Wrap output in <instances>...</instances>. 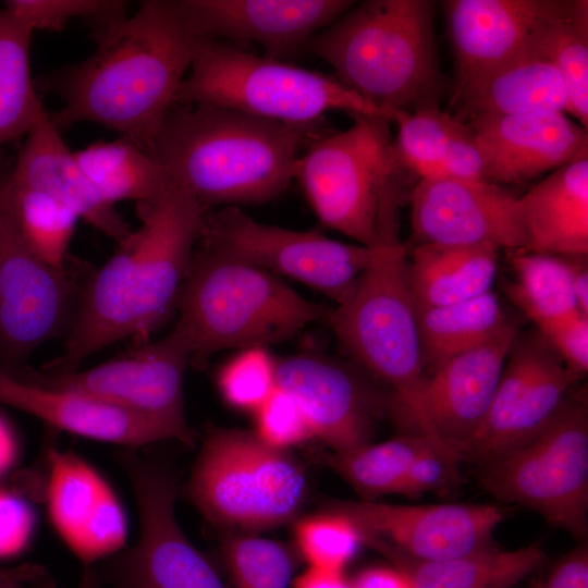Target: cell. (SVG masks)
I'll use <instances>...</instances> for the list:
<instances>
[{
    "label": "cell",
    "mask_w": 588,
    "mask_h": 588,
    "mask_svg": "<svg viewBox=\"0 0 588 588\" xmlns=\"http://www.w3.org/2000/svg\"><path fill=\"white\" fill-rule=\"evenodd\" d=\"M73 152L98 194L109 206L114 207L123 200L151 205L168 188L164 174L155 158L124 137L91 143Z\"/></svg>",
    "instance_id": "4dcf8cb0"
},
{
    "label": "cell",
    "mask_w": 588,
    "mask_h": 588,
    "mask_svg": "<svg viewBox=\"0 0 588 588\" xmlns=\"http://www.w3.org/2000/svg\"><path fill=\"white\" fill-rule=\"evenodd\" d=\"M9 176L16 184L56 198L118 244L132 233L115 208L98 194L52 124L49 112L25 137Z\"/></svg>",
    "instance_id": "cb8c5ba5"
},
{
    "label": "cell",
    "mask_w": 588,
    "mask_h": 588,
    "mask_svg": "<svg viewBox=\"0 0 588 588\" xmlns=\"http://www.w3.org/2000/svg\"><path fill=\"white\" fill-rule=\"evenodd\" d=\"M16 450V440L12 428L0 415V476L13 465Z\"/></svg>",
    "instance_id": "db71d44e"
},
{
    "label": "cell",
    "mask_w": 588,
    "mask_h": 588,
    "mask_svg": "<svg viewBox=\"0 0 588 588\" xmlns=\"http://www.w3.org/2000/svg\"><path fill=\"white\" fill-rule=\"evenodd\" d=\"M189 70L175 103L218 106L313 130L321 128L330 111L385 115L335 76L259 57L216 38L200 37Z\"/></svg>",
    "instance_id": "52a82bcc"
},
{
    "label": "cell",
    "mask_w": 588,
    "mask_h": 588,
    "mask_svg": "<svg viewBox=\"0 0 588 588\" xmlns=\"http://www.w3.org/2000/svg\"><path fill=\"white\" fill-rule=\"evenodd\" d=\"M581 378L536 328L519 331L485 421L461 452V462L483 467L530 440L554 418Z\"/></svg>",
    "instance_id": "9a60e30c"
},
{
    "label": "cell",
    "mask_w": 588,
    "mask_h": 588,
    "mask_svg": "<svg viewBox=\"0 0 588 588\" xmlns=\"http://www.w3.org/2000/svg\"><path fill=\"white\" fill-rule=\"evenodd\" d=\"M526 233L522 252L588 254V154L552 171L518 196Z\"/></svg>",
    "instance_id": "d4e9b609"
},
{
    "label": "cell",
    "mask_w": 588,
    "mask_h": 588,
    "mask_svg": "<svg viewBox=\"0 0 588 588\" xmlns=\"http://www.w3.org/2000/svg\"><path fill=\"white\" fill-rule=\"evenodd\" d=\"M118 460L135 493L140 531L136 544L110 562L111 584L115 588H225L177 524L172 473L134 451L123 452Z\"/></svg>",
    "instance_id": "5bb4252c"
},
{
    "label": "cell",
    "mask_w": 588,
    "mask_h": 588,
    "mask_svg": "<svg viewBox=\"0 0 588 588\" xmlns=\"http://www.w3.org/2000/svg\"><path fill=\"white\" fill-rule=\"evenodd\" d=\"M124 0H7L4 10L33 32H60L72 20H82L96 41L128 16Z\"/></svg>",
    "instance_id": "74e56055"
},
{
    "label": "cell",
    "mask_w": 588,
    "mask_h": 588,
    "mask_svg": "<svg viewBox=\"0 0 588 588\" xmlns=\"http://www.w3.org/2000/svg\"><path fill=\"white\" fill-rule=\"evenodd\" d=\"M33 33L0 9V158L4 146L26 137L48 113L30 76Z\"/></svg>",
    "instance_id": "1f68e13d"
},
{
    "label": "cell",
    "mask_w": 588,
    "mask_h": 588,
    "mask_svg": "<svg viewBox=\"0 0 588 588\" xmlns=\"http://www.w3.org/2000/svg\"><path fill=\"white\" fill-rule=\"evenodd\" d=\"M188 494L211 520L261 529L291 519L305 494V477L284 450L256 433L213 430L193 470Z\"/></svg>",
    "instance_id": "30bf717a"
},
{
    "label": "cell",
    "mask_w": 588,
    "mask_h": 588,
    "mask_svg": "<svg viewBox=\"0 0 588 588\" xmlns=\"http://www.w3.org/2000/svg\"><path fill=\"white\" fill-rule=\"evenodd\" d=\"M525 588H535V580L530 581Z\"/></svg>",
    "instance_id": "6f0895ef"
},
{
    "label": "cell",
    "mask_w": 588,
    "mask_h": 588,
    "mask_svg": "<svg viewBox=\"0 0 588 588\" xmlns=\"http://www.w3.org/2000/svg\"><path fill=\"white\" fill-rule=\"evenodd\" d=\"M573 372L588 370V317L574 314L536 328Z\"/></svg>",
    "instance_id": "f6af8a7d"
},
{
    "label": "cell",
    "mask_w": 588,
    "mask_h": 588,
    "mask_svg": "<svg viewBox=\"0 0 588 588\" xmlns=\"http://www.w3.org/2000/svg\"><path fill=\"white\" fill-rule=\"evenodd\" d=\"M0 403L70 433L131 449L170 439L162 428L137 415L75 391L35 382L1 362Z\"/></svg>",
    "instance_id": "603a6c76"
},
{
    "label": "cell",
    "mask_w": 588,
    "mask_h": 588,
    "mask_svg": "<svg viewBox=\"0 0 588 588\" xmlns=\"http://www.w3.org/2000/svg\"><path fill=\"white\" fill-rule=\"evenodd\" d=\"M255 416L256 434L272 448L285 450L313 437L298 403L278 385L255 412Z\"/></svg>",
    "instance_id": "7bdbcfd3"
},
{
    "label": "cell",
    "mask_w": 588,
    "mask_h": 588,
    "mask_svg": "<svg viewBox=\"0 0 588 588\" xmlns=\"http://www.w3.org/2000/svg\"><path fill=\"white\" fill-rule=\"evenodd\" d=\"M322 132L218 106L174 103L151 156L168 185L207 210L260 206L285 192L301 151Z\"/></svg>",
    "instance_id": "3957f363"
},
{
    "label": "cell",
    "mask_w": 588,
    "mask_h": 588,
    "mask_svg": "<svg viewBox=\"0 0 588 588\" xmlns=\"http://www.w3.org/2000/svg\"><path fill=\"white\" fill-rule=\"evenodd\" d=\"M197 243L296 280L336 305L350 295L376 249L327 237L315 229L265 224L238 207L207 210Z\"/></svg>",
    "instance_id": "8fae6325"
},
{
    "label": "cell",
    "mask_w": 588,
    "mask_h": 588,
    "mask_svg": "<svg viewBox=\"0 0 588 588\" xmlns=\"http://www.w3.org/2000/svg\"><path fill=\"white\" fill-rule=\"evenodd\" d=\"M481 149L485 180L522 184L588 152L587 128L563 112L473 115L465 120Z\"/></svg>",
    "instance_id": "44dd1931"
},
{
    "label": "cell",
    "mask_w": 588,
    "mask_h": 588,
    "mask_svg": "<svg viewBox=\"0 0 588 588\" xmlns=\"http://www.w3.org/2000/svg\"><path fill=\"white\" fill-rule=\"evenodd\" d=\"M126 534L124 512L110 488L70 549L85 565H90L118 552Z\"/></svg>",
    "instance_id": "b9f144b4"
},
{
    "label": "cell",
    "mask_w": 588,
    "mask_h": 588,
    "mask_svg": "<svg viewBox=\"0 0 588 588\" xmlns=\"http://www.w3.org/2000/svg\"><path fill=\"white\" fill-rule=\"evenodd\" d=\"M53 586L50 585H40V584H16L7 586L3 588H52Z\"/></svg>",
    "instance_id": "9f6ffc18"
},
{
    "label": "cell",
    "mask_w": 588,
    "mask_h": 588,
    "mask_svg": "<svg viewBox=\"0 0 588 588\" xmlns=\"http://www.w3.org/2000/svg\"><path fill=\"white\" fill-rule=\"evenodd\" d=\"M432 442L437 441L422 433L408 432L380 443L369 442L346 452H333L326 461L362 500L375 501L379 495L397 494L408 468Z\"/></svg>",
    "instance_id": "836d02e7"
},
{
    "label": "cell",
    "mask_w": 588,
    "mask_h": 588,
    "mask_svg": "<svg viewBox=\"0 0 588 588\" xmlns=\"http://www.w3.org/2000/svg\"><path fill=\"white\" fill-rule=\"evenodd\" d=\"M295 537L309 567L339 573L362 543L354 523L335 512L302 519L296 525Z\"/></svg>",
    "instance_id": "ab89813d"
},
{
    "label": "cell",
    "mask_w": 588,
    "mask_h": 588,
    "mask_svg": "<svg viewBox=\"0 0 588 588\" xmlns=\"http://www.w3.org/2000/svg\"><path fill=\"white\" fill-rule=\"evenodd\" d=\"M0 168V362L27 365L42 344L66 335L84 281L69 266L57 268L37 256L11 215Z\"/></svg>",
    "instance_id": "4fadbf2b"
},
{
    "label": "cell",
    "mask_w": 588,
    "mask_h": 588,
    "mask_svg": "<svg viewBox=\"0 0 588 588\" xmlns=\"http://www.w3.org/2000/svg\"><path fill=\"white\" fill-rule=\"evenodd\" d=\"M441 162L445 177L486 181L478 138L466 121L460 119L446 142Z\"/></svg>",
    "instance_id": "bcb514c9"
},
{
    "label": "cell",
    "mask_w": 588,
    "mask_h": 588,
    "mask_svg": "<svg viewBox=\"0 0 588 588\" xmlns=\"http://www.w3.org/2000/svg\"><path fill=\"white\" fill-rule=\"evenodd\" d=\"M195 34L245 49L259 44L266 58L285 61L355 1L351 0H179Z\"/></svg>",
    "instance_id": "ffe728a7"
},
{
    "label": "cell",
    "mask_w": 588,
    "mask_h": 588,
    "mask_svg": "<svg viewBox=\"0 0 588 588\" xmlns=\"http://www.w3.org/2000/svg\"><path fill=\"white\" fill-rule=\"evenodd\" d=\"M458 456L444 445L432 442L408 468L397 494L418 498L425 492H440L458 480Z\"/></svg>",
    "instance_id": "ee69618b"
},
{
    "label": "cell",
    "mask_w": 588,
    "mask_h": 588,
    "mask_svg": "<svg viewBox=\"0 0 588 588\" xmlns=\"http://www.w3.org/2000/svg\"><path fill=\"white\" fill-rule=\"evenodd\" d=\"M429 0L356 2L316 33L305 50L336 79L391 119L395 111L439 106L444 90Z\"/></svg>",
    "instance_id": "277c9868"
},
{
    "label": "cell",
    "mask_w": 588,
    "mask_h": 588,
    "mask_svg": "<svg viewBox=\"0 0 588 588\" xmlns=\"http://www.w3.org/2000/svg\"><path fill=\"white\" fill-rule=\"evenodd\" d=\"M207 209L168 185L151 205H137L140 225L84 281L62 353L40 367L70 372L125 339L140 344L175 309Z\"/></svg>",
    "instance_id": "7a4b0ae2"
},
{
    "label": "cell",
    "mask_w": 588,
    "mask_h": 588,
    "mask_svg": "<svg viewBox=\"0 0 588 588\" xmlns=\"http://www.w3.org/2000/svg\"><path fill=\"white\" fill-rule=\"evenodd\" d=\"M351 588H411V585L399 569L376 567L359 574Z\"/></svg>",
    "instance_id": "681fc988"
},
{
    "label": "cell",
    "mask_w": 588,
    "mask_h": 588,
    "mask_svg": "<svg viewBox=\"0 0 588 588\" xmlns=\"http://www.w3.org/2000/svg\"><path fill=\"white\" fill-rule=\"evenodd\" d=\"M417 244L479 245L522 252L526 233L518 196L487 181L420 179L409 197Z\"/></svg>",
    "instance_id": "ac0fdd59"
},
{
    "label": "cell",
    "mask_w": 588,
    "mask_h": 588,
    "mask_svg": "<svg viewBox=\"0 0 588 588\" xmlns=\"http://www.w3.org/2000/svg\"><path fill=\"white\" fill-rule=\"evenodd\" d=\"M499 250L489 244H416L406 265L416 308L462 302L492 291Z\"/></svg>",
    "instance_id": "4316f807"
},
{
    "label": "cell",
    "mask_w": 588,
    "mask_h": 588,
    "mask_svg": "<svg viewBox=\"0 0 588 588\" xmlns=\"http://www.w3.org/2000/svg\"><path fill=\"white\" fill-rule=\"evenodd\" d=\"M3 181L11 215L25 243L49 265L68 267L77 215L50 195L14 183L9 169Z\"/></svg>",
    "instance_id": "e575fe53"
},
{
    "label": "cell",
    "mask_w": 588,
    "mask_h": 588,
    "mask_svg": "<svg viewBox=\"0 0 588 588\" xmlns=\"http://www.w3.org/2000/svg\"><path fill=\"white\" fill-rule=\"evenodd\" d=\"M334 512L350 518L362 542L385 546L417 561L455 559L493 548L505 510L492 504H389L344 501Z\"/></svg>",
    "instance_id": "2e32d148"
},
{
    "label": "cell",
    "mask_w": 588,
    "mask_h": 588,
    "mask_svg": "<svg viewBox=\"0 0 588 588\" xmlns=\"http://www.w3.org/2000/svg\"><path fill=\"white\" fill-rule=\"evenodd\" d=\"M331 308L269 271L197 243L174 327L188 343L191 362L201 364L223 350L285 341L311 323H326Z\"/></svg>",
    "instance_id": "8992f818"
},
{
    "label": "cell",
    "mask_w": 588,
    "mask_h": 588,
    "mask_svg": "<svg viewBox=\"0 0 588 588\" xmlns=\"http://www.w3.org/2000/svg\"><path fill=\"white\" fill-rule=\"evenodd\" d=\"M223 559L234 588H287L293 562L279 542L259 537H232L223 544Z\"/></svg>",
    "instance_id": "f35d334b"
},
{
    "label": "cell",
    "mask_w": 588,
    "mask_h": 588,
    "mask_svg": "<svg viewBox=\"0 0 588 588\" xmlns=\"http://www.w3.org/2000/svg\"><path fill=\"white\" fill-rule=\"evenodd\" d=\"M47 486L49 517L71 548L110 487L78 456L50 449Z\"/></svg>",
    "instance_id": "d590c367"
},
{
    "label": "cell",
    "mask_w": 588,
    "mask_h": 588,
    "mask_svg": "<svg viewBox=\"0 0 588 588\" xmlns=\"http://www.w3.org/2000/svg\"><path fill=\"white\" fill-rule=\"evenodd\" d=\"M571 274L574 297L581 315L588 317L587 256H564Z\"/></svg>",
    "instance_id": "f907efd6"
},
{
    "label": "cell",
    "mask_w": 588,
    "mask_h": 588,
    "mask_svg": "<svg viewBox=\"0 0 588 588\" xmlns=\"http://www.w3.org/2000/svg\"><path fill=\"white\" fill-rule=\"evenodd\" d=\"M277 385L303 409L313 436L334 453L369 443L375 419L388 397L380 399L355 368L315 353L275 358Z\"/></svg>",
    "instance_id": "d6986e66"
},
{
    "label": "cell",
    "mask_w": 588,
    "mask_h": 588,
    "mask_svg": "<svg viewBox=\"0 0 588 588\" xmlns=\"http://www.w3.org/2000/svg\"><path fill=\"white\" fill-rule=\"evenodd\" d=\"M451 106L452 112L463 121L480 114H567V96L555 66L541 57L526 53L454 88Z\"/></svg>",
    "instance_id": "484cf974"
},
{
    "label": "cell",
    "mask_w": 588,
    "mask_h": 588,
    "mask_svg": "<svg viewBox=\"0 0 588 588\" xmlns=\"http://www.w3.org/2000/svg\"><path fill=\"white\" fill-rule=\"evenodd\" d=\"M528 53L550 61L567 96V114L588 125V1L554 0L536 28Z\"/></svg>",
    "instance_id": "f1b7e54d"
},
{
    "label": "cell",
    "mask_w": 588,
    "mask_h": 588,
    "mask_svg": "<svg viewBox=\"0 0 588 588\" xmlns=\"http://www.w3.org/2000/svg\"><path fill=\"white\" fill-rule=\"evenodd\" d=\"M370 547L406 576L411 588H513L547 561L538 543L506 551L490 548L441 561H417L382 544Z\"/></svg>",
    "instance_id": "83f0119b"
},
{
    "label": "cell",
    "mask_w": 588,
    "mask_h": 588,
    "mask_svg": "<svg viewBox=\"0 0 588 588\" xmlns=\"http://www.w3.org/2000/svg\"><path fill=\"white\" fill-rule=\"evenodd\" d=\"M199 39L179 0L142 1L134 14L95 41L97 47L87 59L34 82L37 90L63 100L59 111L49 113L60 133L93 122L121 133L151 155Z\"/></svg>",
    "instance_id": "6da1fadb"
},
{
    "label": "cell",
    "mask_w": 588,
    "mask_h": 588,
    "mask_svg": "<svg viewBox=\"0 0 588 588\" xmlns=\"http://www.w3.org/2000/svg\"><path fill=\"white\" fill-rule=\"evenodd\" d=\"M520 331L509 320L487 342L455 355L424 381L409 432L422 433L458 458L491 406L511 345Z\"/></svg>",
    "instance_id": "e0dca14e"
},
{
    "label": "cell",
    "mask_w": 588,
    "mask_h": 588,
    "mask_svg": "<svg viewBox=\"0 0 588 588\" xmlns=\"http://www.w3.org/2000/svg\"><path fill=\"white\" fill-rule=\"evenodd\" d=\"M407 255L402 242L376 246L352 292L331 308L326 322L354 362L392 389L388 409L405 425L426 378Z\"/></svg>",
    "instance_id": "ba28073f"
},
{
    "label": "cell",
    "mask_w": 588,
    "mask_h": 588,
    "mask_svg": "<svg viewBox=\"0 0 588 588\" xmlns=\"http://www.w3.org/2000/svg\"><path fill=\"white\" fill-rule=\"evenodd\" d=\"M512 280L506 294L536 328L580 314L564 256L506 250Z\"/></svg>",
    "instance_id": "d6a6232c"
},
{
    "label": "cell",
    "mask_w": 588,
    "mask_h": 588,
    "mask_svg": "<svg viewBox=\"0 0 588 588\" xmlns=\"http://www.w3.org/2000/svg\"><path fill=\"white\" fill-rule=\"evenodd\" d=\"M294 588H351L342 573L309 567L299 576Z\"/></svg>",
    "instance_id": "f5cc1de1"
},
{
    "label": "cell",
    "mask_w": 588,
    "mask_h": 588,
    "mask_svg": "<svg viewBox=\"0 0 588 588\" xmlns=\"http://www.w3.org/2000/svg\"><path fill=\"white\" fill-rule=\"evenodd\" d=\"M34 530V515L19 495L0 489V559L22 552Z\"/></svg>",
    "instance_id": "7dc6e473"
},
{
    "label": "cell",
    "mask_w": 588,
    "mask_h": 588,
    "mask_svg": "<svg viewBox=\"0 0 588 588\" xmlns=\"http://www.w3.org/2000/svg\"><path fill=\"white\" fill-rule=\"evenodd\" d=\"M16 584L53 586L49 574L40 565L27 563L16 567H0V588Z\"/></svg>",
    "instance_id": "816d5d0a"
},
{
    "label": "cell",
    "mask_w": 588,
    "mask_h": 588,
    "mask_svg": "<svg viewBox=\"0 0 588 588\" xmlns=\"http://www.w3.org/2000/svg\"><path fill=\"white\" fill-rule=\"evenodd\" d=\"M217 385L228 404L255 413L277 388L275 358L267 347L240 350L219 370Z\"/></svg>",
    "instance_id": "60d3db41"
},
{
    "label": "cell",
    "mask_w": 588,
    "mask_h": 588,
    "mask_svg": "<svg viewBox=\"0 0 588 588\" xmlns=\"http://www.w3.org/2000/svg\"><path fill=\"white\" fill-rule=\"evenodd\" d=\"M78 588H100V584L95 571L86 565Z\"/></svg>",
    "instance_id": "11a10c76"
},
{
    "label": "cell",
    "mask_w": 588,
    "mask_h": 588,
    "mask_svg": "<svg viewBox=\"0 0 588 588\" xmlns=\"http://www.w3.org/2000/svg\"><path fill=\"white\" fill-rule=\"evenodd\" d=\"M192 353L175 327L162 339L145 342L87 369L48 372L14 367L24 377L68 389L137 415L162 428L170 439L189 444L193 434L184 412V375Z\"/></svg>",
    "instance_id": "7c38bea8"
},
{
    "label": "cell",
    "mask_w": 588,
    "mask_h": 588,
    "mask_svg": "<svg viewBox=\"0 0 588 588\" xmlns=\"http://www.w3.org/2000/svg\"><path fill=\"white\" fill-rule=\"evenodd\" d=\"M352 117L348 128L308 142L293 180L322 225L368 247L401 242L399 209L417 176L395 152L389 117Z\"/></svg>",
    "instance_id": "5b68a950"
},
{
    "label": "cell",
    "mask_w": 588,
    "mask_h": 588,
    "mask_svg": "<svg viewBox=\"0 0 588 588\" xmlns=\"http://www.w3.org/2000/svg\"><path fill=\"white\" fill-rule=\"evenodd\" d=\"M535 588H588L587 542L560 558L542 579H535Z\"/></svg>",
    "instance_id": "c3c4849f"
},
{
    "label": "cell",
    "mask_w": 588,
    "mask_h": 588,
    "mask_svg": "<svg viewBox=\"0 0 588 588\" xmlns=\"http://www.w3.org/2000/svg\"><path fill=\"white\" fill-rule=\"evenodd\" d=\"M553 1H443L448 36L454 54V88L528 53L531 37Z\"/></svg>",
    "instance_id": "7402d4cb"
},
{
    "label": "cell",
    "mask_w": 588,
    "mask_h": 588,
    "mask_svg": "<svg viewBox=\"0 0 588 588\" xmlns=\"http://www.w3.org/2000/svg\"><path fill=\"white\" fill-rule=\"evenodd\" d=\"M458 121L451 110L439 106L393 112L391 122L397 126L393 146L400 161L418 180L445 177L442 154Z\"/></svg>",
    "instance_id": "8d00e7d4"
},
{
    "label": "cell",
    "mask_w": 588,
    "mask_h": 588,
    "mask_svg": "<svg viewBox=\"0 0 588 588\" xmlns=\"http://www.w3.org/2000/svg\"><path fill=\"white\" fill-rule=\"evenodd\" d=\"M494 499L525 506L578 542L588 536V411L568 396L535 437L481 467Z\"/></svg>",
    "instance_id": "9c48e42d"
},
{
    "label": "cell",
    "mask_w": 588,
    "mask_h": 588,
    "mask_svg": "<svg viewBox=\"0 0 588 588\" xmlns=\"http://www.w3.org/2000/svg\"><path fill=\"white\" fill-rule=\"evenodd\" d=\"M416 309L426 376L449 358L487 342L510 320L492 291L462 302Z\"/></svg>",
    "instance_id": "f546056e"
}]
</instances>
